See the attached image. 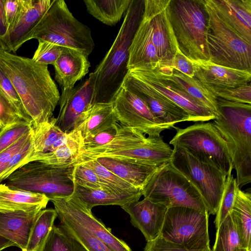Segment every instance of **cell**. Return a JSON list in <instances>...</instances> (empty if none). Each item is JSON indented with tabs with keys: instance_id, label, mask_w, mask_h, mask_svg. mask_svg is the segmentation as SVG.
Wrapping results in <instances>:
<instances>
[{
	"instance_id": "6da1fadb",
	"label": "cell",
	"mask_w": 251,
	"mask_h": 251,
	"mask_svg": "<svg viewBox=\"0 0 251 251\" xmlns=\"http://www.w3.org/2000/svg\"><path fill=\"white\" fill-rule=\"evenodd\" d=\"M0 67L13 84L32 126L49 121L60 94L48 66L0 49Z\"/></svg>"
},
{
	"instance_id": "7a4b0ae2",
	"label": "cell",
	"mask_w": 251,
	"mask_h": 251,
	"mask_svg": "<svg viewBox=\"0 0 251 251\" xmlns=\"http://www.w3.org/2000/svg\"><path fill=\"white\" fill-rule=\"evenodd\" d=\"M144 0H132L110 49L94 71L93 104L112 102L128 70L129 48L142 18Z\"/></svg>"
},
{
	"instance_id": "3957f363",
	"label": "cell",
	"mask_w": 251,
	"mask_h": 251,
	"mask_svg": "<svg viewBox=\"0 0 251 251\" xmlns=\"http://www.w3.org/2000/svg\"><path fill=\"white\" fill-rule=\"evenodd\" d=\"M217 100L220 114L213 124L226 144L240 189L251 182V104Z\"/></svg>"
},
{
	"instance_id": "277c9868",
	"label": "cell",
	"mask_w": 251,
	"mask_h": 251,
	"mask_svg": "<svg viewBox=\"0 0 251 251\" xmlns=\"http://www.w3.org/2000/svg\"><path fill=\"white\" fill-rule=\"evenodd\" d=\"M168 15L181 52L192 62L210 61L208 16L202 0H171Z\"/></svg>"
},
{
	"instance_id": "5b68a950",
	"label": "cell",
	"mask_w": 251,
	"mask_h": 251,
	"mask_svg": "<svg viewBox=\"0 0 251 251\" xmlns=\"http://www.w3.org/2000/svg\"><path fill=\"white\" fill-rule=\"evenodd\" d=\"M32 39L73 49L88 56L95 47L90 28L74 16L63 0H53Z\"/></svg>"
},
{
	"instance_id": "8992f818",
	"label": "cell",
	"mask_w": 251,
	"mask_h": 251,
	"mask_svg": "<svg viewBox=\"0 0 251 251\" xmlns=\"http://www.w3.org/2000/svg\"><path fill=\"white\" fill-rule=\"evenodd\" d=\"M73 164L54 166L34 161L26 163L12 173L5 180L9 187L44 194L49 200L72 195L74 183Z\"/></svg>"
},
{
	"instance_id": "52a82bcc",
	"label": "cell",
	"mask_w": 251,
	"mask_h": 251,
	"mask_svg": "<svg viewBox=\"0 0 251 251\" xmlns=\"http://www.w3.org/2000/svg\"><path fill=\"white\" fill-rule=\"evenodd\" d=\"M174 128L176 132L170 145L184 149L201 162L216 167L226 176L232 171L226 144L213 123L200 122L184 128Z\"/></svg>"
},
{
	"instance_id": "ba28073f",
	"label": "cell",
	"mask_w": 251,
	"mask_h": 251,
	"mask_svg": "<svg viewBox=\"0 0 251 251\" xmlns=\"http://www.w3.org/2000/svg\"><path fill=\"white\" fill-rule=\"evenodd\" d=\"M208 16L210 61L226 67L251 72V45L217 14L210 0H202Z\"/></svg>"
},
{
	"instance_id": "9c48e42d",
	"label": "cell",
	"mask_w": 251,
	"mask_h": 251,
	"mask_svg": "<svg viewBox=\"0 0 251 251\" xmlns=\"http://www.w3.org/2000/svg\"><path fill=\"white\" fill-rule=\"evenodd\" d=\"M142 196L167 208L183 206L208 212L199 192L170 162L152 176L143 189Z\"/></svg>"
},
{
	"instance_id": "30bf717a",
	"label": "cell",
	"mask_w": 251,
	"mask_h": 251,
	"mask_svg": "<svg viewBox=\"0 0 251 251\" xmlns=\"http://www.w3.org/2000/svg\"><path fill=\"white\" fill-rule=\"evenodd\" d=\"M208 212L187 207L168 208L160 236L185 249H209Z\"/></svg>"
},
{
	"instance_id": "8fae6325",
	"label": "cell",
	"mask_w": 251,
	"mask_h": 251,
	"mask_svg": "<svg viewBox=\"0 0 251 251\" xmlns=\"http://www.w3.org/2000/svg\"><path fill=\"white\" fill-rule=\"evenodd\" d=\"M170 163L199 192L209 215H216L226 176L216 167L199 161L181 148L174 147Z\"/></svg>"
},
{
	"instance_id": "7c38bea8",
	"label": "cell",
	"mask_w": 251,
	"mask_h": 251,
	"mask_svg": "<svg viewBox=\"0 0 251 251\" xmlns=\"http://www.w3.org/2000/svg\"><path fill=\"white\" fill-rule=\"evenodd\" d=\"M112 103L117 122L123 126L149 136H160L163 130L171 128L158 120L143 100L123 87Z\"/></svg>"
},
{
	"instance_id": "4fadbf2b",
	"label": "cell",
	"mask_w": 251,
	"mask_h": 251,
	"mask_svg": "<svg viewBox=\"0 0 251 251\" xmlns=\"http://www.w3.org/2000/svg\"><path fill=\"white\" fill-rule=\"evenodd\" d=\"M171 0H144L143 16L152 29L153 44L160 67H171L179 49L168 15Z\"/></svg>"
},
{
	"instance_id": "5bb4252c",
	"label": "cell",
	"mask_w": 251,
	"mask_h": 251,
	"mask_svg": "<svg viewBox=\"0 0 251 251\" xmlns=\"http://www.w3.org/2000/svg\"><path fill=\"white\" fill-rule=\"evenodd\" d=\"M128 72L185 110L190 121L204 122L216 118L213 113L195 101L176 84L164 77L157 69H134Z\"/></svg>"
},
{
	"instance_id": "9a60e30c",
	"label": "cell",
	"mask_w": 251,
	"mask_h": 251,
	"mask_svg": "<svg viewBox=\"0 0 251 251\" xmlns=\"http://www.w3.org/2000/svg\"><path fill=\"white\" fill-rule=\"evenodd\" d=\"M53 0H21V9L14 24L8 29L0 49L15 53L33 33Z\"/></svg>"
},
{
	"instance_id": "2e32d148",
	"label": "cell",
	"mask_w": 251,
	"mask_h": 251,
	"mask_svg": "<svg viewBox=\"0 0 251 251\" xmlns=\"http://www.w3.org/2000/svg\"><path fill=\"white\" fill-rule=\"evenodd\" d=\"M122 87L134 93L147 104L162 124L175 128L176 124L190 121L189 114L128 72Z\"/></svg>"
},
{
	"instance_id": "e0dca14e",
	"label": "cell",
	"mask_w": 251,
	"mask_h": 251,
	"mask_svg": "<svg viewBox=\"0 0 251 251\" xmlns=\"http://www.w3.org/2000/svg\"><path fill=\"white\" fill-rule=\"evenodd\" d=\"M96 77L94 71L87 79L72 89L62 91L56 125L63 132L73 131L78 116L93 104Z\"/></svg>"
},
{
	"instance_id": "ac0fdd59",
	"label": "cell",
	"mask_w": 251,
	"mask_h": 251,
	"mask_svg": "<svg viewBox=\"0 0 251 251\" xmlns=\"http://www.w3.org/2000/svg\"><path fill=\"white\" fill-rule=\"evenodd\" d=\"M54 209L60 210L73 218L113 251H132L123 240L114 236L111 230L82 206L72 195L66 198L50 199Z\"/></svg>"
},
{
	"instance_id": "d6986e66",
	"label": "cell",
	"mask_w": 251,
	"mask_h": 251,
	"mask_svg": "<svg viewBox=\"0 0 251 251\" xmlns=\"http://www.w3.org/2000/svg\"><path fill=\"white\" fill-rule=\"evenodd\" d=\"M194 77L212 92L216 89L235 88L251 83V72L220 66L210 61L192 62Z\"/></svg>"
},
{
	"instance_id": "ffe728a7",
	"label": "cell",
	"mask_w": 251,
	"mask_h": 251,
	"mask_svg": "<svg viewBox=\"0 0 251 251\" xmlns=\"http://www.w3.org/2000/svg\"><path fill=\"white\" fill-rule=\"evenodd\" d=\"M122 208L129 215L132 225L142 232L147 242L160 235L168 209L166 206L144 198Z\"/></svg>"
},
{
	"instance_id": "44dd1931",
	"label": "cell",
	"mask_w": 251,
	"mask_h": 251,
	"mask_svg": "<svg viewBox=\"0 0 251 251\" xmlns=\"http://www.w3.org/2000/svg\"><path fill=\"white\" fill-rule=\"evenodd\" d=\"M128 71L155 69L160 63L153 44L152 29L148 20L142 16L129 48Z\"/></svg>"
},
{
	"instance_id": "7402d4cb",
	"label": "cell",
	"mask_w": 251,
	"mask_h": 251,
	"mask_svg": "<svg viewBox=\"0 0 251 251\" xmlns=\"http://www.w3.org/2000/svg\"><path fill=\"white\" fill-rule=\"evenodd\" d=\"M144 143L106 154L101 157L124 159L142 163L162 165L170 162L173 149L160 136H148Z\"/></svg>"
},
{
	"instance_id": "603a6c76",
	"label": "cell",
	"mask_w": 251,
	"mask_h": 251,
	"mask_svg": "<svg viewBox=\"0 0 251 251\" xmlns=\"http://www.w3.org/2000/svg\"><path fill=\"white\" fill-rule=\"evenodd\" d=\"M219 16L251 45V0H210Z\"/></svg>"
},
{
	"instance_id": "cb8c5ba5",
	"label": "cell",
	"mask_w": 251,
	"mask_h": 251,
	"mask_svg": "<svg viewBox=\"0 0 251 251\" xmlns=\"http://www.w3.org/2000/svg\"><path fill=\"white\" fill-rule=\"evenodd\" d=\"M55 79L62 91L72 89L89 72L88 56L73 49L62 47V52L53 65Z\"/></svg>"
},
{
	"instance_id": "d4e9b609",
	"label": "cell",
	"mask_w": 251,
	"mask_h": 251,
	"mask_svg": "<svg viewBox=\"0 0 251 251\" xmlns=\"http://www.w3.org/2000/svg\"><path fill=\"white\" fill-rule=\"evenodd\" d=\"M95 159L119 177L142 190L152 176L166 164L152 165L108 157Z\"/></svg>"
},
{
	"instance_id": "484cf974",
	"label": "cell",
	"mask_w": 251,
	"mask_h": 251,
	"mask_svg": "<svg viewBox=\"0 0 251 251\" xmlns=\"http://www.w3.org/2000/svg\"><path fill=\"white\" fill-rule=\"evenodd\" d=\"M142 190L135 191L117 192L110 189H92L74 184L72 196L89 211L98 205H116L121 207L139 201Z\"/></svg>"
},
{
	"instance_id": "4316f807",
	"label": "cell",
	"mask_w": 251,
	"mask_h": 251,
	"mask_svg": "<svg viewBox=\"0 0 251 251\" xmlns=\"http://www.w3.org/2000/svg\"><path fill=\"white\" fill-rule=\"evenodd\" d=\"M165 78L173 81L193 100L217 117L219 110L217 97L196 77H190L171 67L157 69Z\"/></svg>"
},
{
	"instance_id": "83f0119b",
	"label": "cell",
	"mask_w": 251,
	"mask_h": 251,
	"mask_svg": "<svg viewBox=\"0 0 251 251\" xmlns=\"http://www.w3.org/2000/svg\"><path fill=\"white\" fill-rule=\"evenodd\" d=\"M112 102H98L82 112L75 123L74 129L84 139L118 125Z\"/></svg>"
},
{
	"instance_id": "f1b7e54d",
	"label": "cell",
	"mask_w": 251,
	"mask_h": 251,
	"mask_svg": "<svg viewBox=\"0 0 251 251\" xmlns=\"http://www.w3.org/2000/svg\"><path fill=\"white\" fill-rule=\"evenodd\" d=\"M49 199L44 194L11 188L0 183V212H39Z\"/></svg>"
},
{
	"instance_id": "f546056e",
	"label": "cell",
	"mask_w": 251,
	"mask_h": 251,
	"mask_svg": "<svg viewBox=\"0 0 251 251\" xmlns=\"http://www.w3.org/2000/svg\"><path fill=\"white\" fill-rule=\"evenodd\" d=\"M39 212H0V236L12 241L24 251Z\"/></svg>"
},
{
	"instance_id": "4dcf8cb0",
	"label": "cell",
	"mask_w": 251,
	"mask_h": 251,
	"mask_svg": "<svg viewBox=\"0 0 251 251\" xmlns=\"http://www.w3.org/2000/svg\"><path fill=\"white\" fill-rule=\"evenodd\" d=\"M147 137L140 131L119 125L114 139L101 147L80 151L74 164L88 160L95 159L103 155L129 148L147 141Z\"/></svg>"
},
{
	"instance_id": "1f68e13d",
	"label": "cell",
	"mask_w": 251,
	"mask_h": 251,
	"mask_svg": "<svg viewBox=\"0 0 251 251\" xmlns=\"http://www.w3.org/2000/svg\"><path fill=\"white\" fill-rule=\"evenodd\" d=\"M132 0H85L88 12L108 25H116L128 9Z\"/></svg>"
},
{
	"instance_id": "d6a6232c",
	"label": "cell",
	"mask_w": 251,
	"mask_h": 251,
	"mask_svg": "<svg viewBox=\"0 0 251 251\" xmlns=\"http://www.w3.org/2000/svg\"><path fill=\"white\" fill-rule=\"evenodd\" d=\"M82 141L81 133L78 131L75 137L69 142L52 151L31 154L28 158V163L38 161L54 166L73 165L80 153Z\"/></svg>"
},
{
	"instance_id": "836d02e7",
	"label": "cell",
	"mask_w": 251,
	"mask_h": 251,
	"mask_svg": "<svg viewBox=\"0 0 251 251\" xmlns=\"http://www.w3.org/2000/svg\"><path fill=\"white\" fill-rule=\"evenodd\" d=\"M231 213L240 233L242 248L251 251V193L239 189L236 194Z\"/></svg>"
},
{
	"instance_id": "e575fe53",
	"label": "cell",
	"mask_w": 251,
	"mask_h": 251,
	"mask_svg": "<svg viewBox=\"0 0 251 251\" xmlns=\"http://www.w3.org/2000/svg\"><path fill=\"white\" fill-rule=\"evenodd\" d=\"M60 224L78 240L88 251H113L89 230L63 211L55 209Z\"/></svg>"
},
{
	"instance_id": "d590c367",
	"label": "cell",
	"mask_w": 251,
	"mask_h": 251,
	"mask_svg": "<svg viewBox=\"0 0 251 251\" xmlns=\"http://www.w3.org/2000/svg\"><path fill=\"white\" fill-rule=\"evenodd\" d=\"M57 217L55 209L41 210L37 215L24 251H41Z\"/></svg>"
},
{
	"instance_id": "8d00e7d4",
	"label": "cell",
	"mask_w": 251,
	"mask_h": 251,
	"mask_svg": "<svg viewBox=\"0 0 251 251\" xmlns=\"http://www.w3.org/2000/svg\"><path fill=\"white\" fill-rule=\"evenodd\" d=\"M242 248L236 221L231 212L217 228L212 251H236Z\"/></svg>"
},
{
	"instance_id": "74e56055",
	"label": "cell",
	"mask_w": 251,
	"mask_h": 251,
	"mask_svg": "<svg viewBox=\"0 0 251 251\" xmlns=\"http://www.w3.org/2000/svg\"><path fill=\"white\" fill-rule=\"evenodd\" d=\"M64 133L56 125V118L53 117L48 122L32 126L33 147L32 154L49 152L56 139Z\"/></svg>"
},
{
	"instance_id": "f35d334b",
	"label": "cell",
	"mask_w": 251,
	"mask_h": 251,
	"mask_svg": "<svg viewBox=\"0 0 251 251\" xmlns=\"http://www.w3.org/2000/svg\"><path fill=\"white\" fill-rule=\"evenodd\" d=\"M41 251H88L60 224L52 226Z\"/></svg>"
},
{
	"instance_id": "ab89813d",
	"label": "cell",
	"mask_w": 251,
	"mask_h": 251,
	"mask_svg": "<svg viewBox=\"0 0 251 251\" xmlns=\"http://www.w3.org/2000/svg\"><path fill=\"white\" fill-rule=\"evenodd\" d=\"M239 187L236 178L230 172L226 177L219 207L216 214L214 221L215 226L217 228L232 211L236 194Z\"/></svg>"
},
{
	"instance_id": "60d3db41",
	"label": "cell",
	"mask_w": 251,
	"mask_h": 251,
	"mask_svg": "<svg viewBox=\"0 0 251 251\" xmlns=\"http://www.w3.org/2000/svg\"><path fill=\"white\" fill-rule=\"evenodd\" d=\"M79 163H82L90 168L102 180L116 191L127 192L142 190L134 187L119 177L95 159L88 160Z\"/></svg>"
},
{
	"instance_id": "b9f144b4",
	"label": "cell",
	"mask_w": 251,
	"mask_h": 251,
	"mask_svg": "<svg viewBox=\"0 0 251 251\" xmlns=\"http://www.w3.org/2000/svg\"><path fill=\"white\" fill-rule=\"evenodd\" d=\"M73 166L72 177L75 184L89 189L106 188L115 191L102 180L93 171L84 164L78 163Z\"/></svg>"
},
{
	"instance_id": "7bdbcfd3",
	"label": "cell",
	"mask_w": 251,
	"mask_h": 251,
	"mask_svg": "<svg viewBox=\"0 0 251 251\" xmlns=\"http://www.w3.org/2000/svg\"><path fill=\"white\" fill-rule=\"evenodd\" d=\"M31 130V124L25 121L4 127L0 133V152Z\"/></svg>"
},
{
	"instance_id": "ee69618b",
	"label": "cell",
	"mask_w": 251,
	"mask_h": 251,
	"mask_svg": "<svg viewBox=\"0 0 251 251\" xmlns=\"http://www.w3.org/2000/svg\"><path fill=\"white\" fill-rule=\"evenodd\" d=\"M62 47L55 44L38 41V47L31 58L34 62L48 66L53 65L60 55Z\"/></svg>"
},
{
	"instance_id": "f6af8a7d",
	"label": "cell",
	"mask_w": 251,
	"mask_h": 251,
	"mask_svg": "<svg viewBox=\"0 0 251 251\" xmlns=\"http://www.w3.org/2000/svg\"><path fill=\"white\" fill-rule=\"evenodd\" d=\"M212 93L216 97L227 101L251 104V83L235 88L216 89Z\"/></svg>"
},
{
	"instance_id": "bcb514c9",
	"label": "cell",
	"mask_w": 251,
	"mask_h": 251,
	"mask_svg": "<svg viewBox=\"0 0 251 251\" xmlns=\"http://www.w3.org/2000/svg\"><path fill=\"white\" fill-rule=\"evenodd\" d=\"M33 152L32 136L31 139L12 157L0 176V183L22 165L28 163V158Z\"/></svg>"
},
{
	"instance_id": "7dc6e473",
	"label": "cell",
	"mask_w": 251,
	"mask_h": 251,
	"mask_svg": "<svg viewBox=\"0 0 251 251\" xmlns=\"http://www.w3.org/2000/svg\"><path fill=\"white\" fill-rule=\"evenodd\" d=\"M0 89L7 96L23 121L31 123L21 100L9 78L0 67Z\"/></svg>"
},
{
	"instance_id": "c3c4849f",
	"label": "cell",
	"mask_w": 251,
	"mask_h": 251,
	"mask_svg": "<svg viewBox=\"0 0 251 251\" xmlns=\"http://www.w3.org/2000/svg\"><path fill=\"white\" fill-rule=\"evenodd\" d=\"M22 121L23 120L14 106L0 89V123L1 126H8Z\"/></svg>"
},
{
	"instance_id": "681fc988",
	"label": "cell",
	"mask_w": 251,
	"mask_h": 251,
	"mask_svg": "<svg viewBox=\"0 0 251 251\" xmlns=\"http://www.w3.org/2000/svg\"><path fill=\"white\" fill-rule=\"evenodd\" d=\"M119 125L83 139L80 151L99 148L110 143L116 136Z\"/></svg>"
},
{
	"instance_id": "f907efd6",
	"label": "cell",
	"mask_w": 251,
	"mask_h": 251,
	"mask_svg": "<svg viewBox=\"0 0 251 251\" xmlns=\"http://www.w3.org/2000/svg\"><path fill=\"white\" fill-rule=\"evenodd\" d=\"M32 130L23 136L18 141L0 152V176L12 157L31 139Z\"/></svg>"
},
{
	"instance_id": "816d5d0a",
	"label": "cell",
	"mask_w": 251,
	"mask_h": 251,
	"mask_svg": "<svg viewBox=\"0 0 251 251\" xmlns=\"http://www.w3.org/2000/svg\"><path fill=\"white\" fill-rule=\"evenodd\" d=\"M145 251H212L210 249L203 251H195L185 249L181 246L164 240L160 235L153 240L147 242Z\"/></svg>"
},
{
	"instance_id": "f5cc1de1",
	"label": "cell",
	"mask_w": 251,
	"mask_h": 251,
	"mask_svg": "<svg viewBox=\"0 0 251 251\" xmlns=\"http://www.w3.org/2000/svg\"><path fill=\"white\" fill-rule=\"evenodd\" d=\"M171 67L190 77H194L195 67L193 63L179 49L175 54Z\"/></svg>"
},
{
	"instance_id": "db71d44e",
	"label": "cell",
	"mask_w": 251,
	"mask_h": 251,
	"mask_svg": "<svg viewBox=\"0 0 251 251\" xmlns=\"http://www.w3.org/2000/svg\"><path fill=\"white\" fill-rule=\"evenodd\" d=\"M4 9L8 29L19 16L21 9V0H4Z\"/></svg>"
},
{
	"instance_id": "11a10c76",
	"label": "cell",
	"mask_w": 251,
	"mask_h": 251,
	"mask_svg": "<svg viewBox=\"0 0 251 251\" xmlns=\"http://www.w3.org/2000/svg\"><path fill=\"white\" fill-rule=\"evenodd\" d=\"M8 28L4 9V0H0V46L7 34Z\"/></svg>"
},
{
	"instance_id": "9f6ffc18",
	"label": "cell",
	"mask_w": 251,
	"mask_h": 251,
	"mask_svg": "<svg viewBox=\"0 0 251 251\" xmlns=\"http://www.w3.org/2000/svg\"><path fill=\"white\" fill-rule=\"evenodd\" d=\"M11 246H16L11 241L0 236V251Z\"/></svg>"
},
{
	"instance_id": "6f0895ef",
	"label": "cell",
	"mask_w": 251,
	"mask_h": 251,
	"mask_svg": "<svg viewBox=\"0 0 251 251\" xmlns=\"http://www.w3.org/2000/svg\"><path fill=\"white\" fill-rule=\"evenodd\" d=\"M236 251H248L246 249L243 248H238Z\"/></svg>"
},
{
	"instance_id": "680465c9",
	"label": "cell",
	"mask_w": 251,
	"mask_h": 251,
	"mask_svg": "<svg viewBox=\"0 0 251 251\" xmlns=\"http://www.w3.org/2000/svg\"><path fill=\"white\" fill-rule=\"evenodd\" d=\"M4 127H0V133Z\"/></svg>"
}]
</instances>
